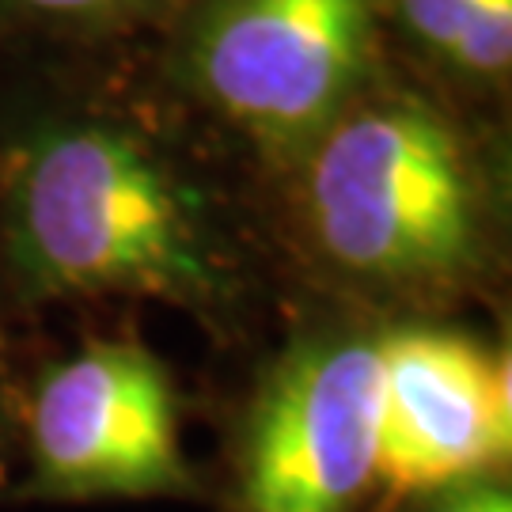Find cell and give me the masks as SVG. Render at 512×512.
Wrapping results in <instances>:
<instances>
[{
  "mask_svg": "<svg viewBox=\"0 0 512 512\" xmlns=\"http://www.w3.org/2000/svg\"><path fill=\"white\" fill-rule=\"evenodd\" d=\"M384 50L459 107L509 122L512 0H376Z\"/></svg>",
  "mask_w": 512,
  "mask_h": 512,
  "instance_id": "7",
  "label": "cell"
},
{
  "mask_svg": "<svg viewBox=\"0 0 512 512\" xmlns=\"http://www.w3.org/2000/svg\"><path fill=\"white\" fill-rule=\"evenodd\" d=\"M183 0H0V46L103 54L141 46Z\"/></svg>",
  "mask_w": 512,
  "mask_h": 512,
  "instance_id": "8",
  "label": "cell"
},
{
  "mask_svg": "<svg viewBox=\"0 0 512 512\" xmlns=\"http://www.w3.org/2000/svg\"><path fill=\"white\" fill-rule=\"evenodd\" d=\"M262 213L285 293L380 323L505 304L509 122L459 107L387 57L277 179Z\"/></svg>",
  "mask_w": 512,
  "mask_h": 512,
  "instance_id": "2",
  "label": "cell"
},
{
  "mask_svg": "<svg viewBox=\"0 0 512 512\" xmlns=\"http://www.w3.org/2000/svg\"><path fill=\"white\" fill-rule=\"evenodd\" d=\"M0 255L19 311L164 304L220 349L274 327L262 186L156 92L137 50L0 46Z\"/></svg>",
  "mask_w": 512,
  "mask_h": 512,
  "instance_id": "1",
  "label": "cell"
},
{
  "mask_svg": "<svg viewBox=\"0 0 512 512\" xmlns=\"http://www.w3.org/2000/svg\"><path fill=\"white\" fill-rule=\"evenodd\" d=\"M380 512H512L509 475H478L429 494H414Z\"/></svg>",
  "mask_w": 512,
  "mask_h": 512,
  "instance_id": "10",
  "label": "cell"
},
{
  "mask_svg": "<svg viewBox=\"0 0 512 512\" xmlns=\"http://www.w3.org/2000/svg\"><path fill=\"white\" fill-rule=\"evenodd\" d=\"M183 448V391L137 334H92L31 365L19 418V471L4 505L209 501Z\"/></svg>",
  "mask_w": 512,
  "mask_h": 512,
  "instance_id": "5",
  "label": "cell"
},
{
  "mask_svg": "<svg viewBox=\"0 0 512 512\" xmlns=\"http://www.w3.org/2000/svg\"><path fill=\"white\" fill-rule=\"evenodd\" d=\"M133 50L156 92L258 186L387 65L376 0H183Z\"/></svg>",
  "mask_w": 512,
  "mask_h": 512,
  "instance_id": "3",
  "label": "cell"
},
{
  "mask_svg": "<svg viewBox=\"0 0 512 512\" xmlns=\"http://www.w3.org/2000/svg\"><path fill=\"white\" fill-rule=\"evenodd\" d=\"M384 323L285 293L224 440L220 512H372Z\"/></svg>",
  "mask_w": 512,
  "mask_h": 512,
  "instance_id": "4",
  "label": "cell"
},
{
  "mask_svg": "<svg viewBox=\"0 0 512 512\" xmlns=\"http://www.w3.org/2000/svg\"><path fill=\"white\" fill-rule=\"evenodd\" d=\"M509 342L463 319H399L380 338V512L478 475H509Z\"/></svg>",
  "mask_w": 512,
  "mask_h": 512,
  "instance_id": "6",
  "label": "cell"
},
{
  "mask_svg": "<svg viewBox=\"0 0 512 512\" xmlns=\"http://www.w3.org/2000/svg\"><path fill=\"white\" fill-rule=\"evenodd\" d=\"M35 327L12 293V281L0 255V505L12 490L19 471V418H23V387H27V357H23V334Z\"/></svg>",
  "mask_w": 512,
  "mask_h": 512,
  "instance_id": "9",
  "label": "cell"
}]
</instances>
